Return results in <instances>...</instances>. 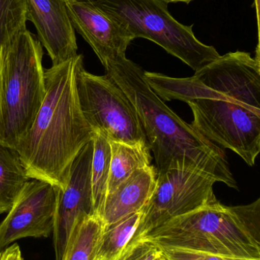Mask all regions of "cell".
Instances as JSON below:
<instances>
[{
    "instance_id": "11",
    "label": "cell",
    "mask_w": 260,
    "mask_h": 260,
    "mask_svg": "<svg viewBox=\"0 0 260 260\" xmlns=\"http://www.w3.org/2000/svg\"><path fill=\"white\" fill-rule=\"evenodd\" d=\"M93 153L91 140L75 157L65 188L60 192L52 234L55 260H62L67 241L76 223L84 217L95 215L91 182Z\"/></svg>"
},
{
    "instance_id": "22",
    "label": "cell",
    "mask_w": 260,
    "mask_h": 260,
    "mask_svg": "<svg viewBox=\"0 0 260 260\" xmlns=\"http://www.w3.org/2000/svg\"><path fill=\"white\" fill-rule=\"evenodd\" d=\"M166 260H232L209 253L182 249L160 248Z\"/></svg>"
},
{
    "instance_id": "9",
    "label": "cell",
    "mask_w": 260,
    "mask_h": 260,
    "mask_svg": "<svg viewBox=\"0 0 260 260\" xmlns=\"http://www.w3.org/2000/svg\"><path fill=\"white\" fill-rule=\"evenodd\" d=\"M186 103L193 114L194 129L254 166L260 152V114L226 101L196 99Z\"/></svg>"
},
{
    "instance_id": "23",
    "label": "cell",
    "mask_w": 260,
    "mask_h": 260,
    "mask_svg": "<svg viewBox=\"0 0 260 260\" xmlns=\"http://www.w3.org/2000/svg\"><path fill=\"white\" fill-rule=\"evenodd\" d=\"M0 260H24L21 249L17 244L9 246L0 251Z\"/></svg>"
},
{
    "instance_id": "15",
    "label": "cell",
    "mask_w": 260,
    "mask_h": 260,
    "mask_svg": "<svg viewBox=\"0 0 260 260\" xmlns=\"http://www.w3.org/2000/svg\"><path fill=\"white\" fill-rule=\"evenodd\" d=\"M109 142L111 162L107 195L111 193L136 171L151 165L152 160L148 143L130 145L113 141Z\"/></svg>"
},
{
    "instance_id": "24",
    "label": "cell",
    "mask_w": 260,
    "mask_h": 260,
    "mask_svg": "<svg viewBox=\"0 0 260 260\" xmlns=\"http://www.w3.org/2000/svg\"><path fill=\"white\" fill-rule=\"evenodd\" d=\"M3 47H0V119H1L2 93H3Z\"/></svg>"
},
{
    "instance_id": "27",
    "label": "cell",
    "mask_w": 260,
    "mask_h": 260,
    "mask_svg": "<svg viewBox=\"0 0 260 260\" xmlns=\"http://www.w3.org/2000/svg\"><path fill=\"white\" fill-rule=\"evenodd\" d=\"M159 260H166V258H165L164 256H163V255H162L161 257H160V259Z\"/></svg>"
},
{
    "instance_id": "3",
    "label": "cell",
    "mask_w": 260,
    "mask_h": 260,
    "mask_svg": "<svg viewBox=\"0 0 260 260\" xmlns=\"http://www.w3.org/2000/svg\"><path fill=\"white\" fill-rule=\"evenodd\" d=\"M230 259L260 260V199L245 206L218 200L172 218L141 240Z\"/></svg>"
},
{
    "instance_id": "10",
    "label": "cell",
    "mask_w": 260,
    "mask_h": 260,
    "mask_svg": "<svg viewBox=\"0 0 260 260\" xmlns=\"http://www.w3.org/2000/svg\"><path fill=\"white\" fill-rule=\"evenodd\" d=\"M60 192L55 185L30 179L0 224V251L21 238L51 235Z\"/></svg>"
},
{
    "instance_id": "7",
    "label": "cell",
    "mask_w": 260,
    "mask_h": 260,
    "mask_svg": "<svg viewBox=\"0 0 260 260\" xmlns=\"http://www.w3.org/2000/svg\"><path fill=\"white\" fill-rule=\"evenodd\" d=\"M76 82L82 114L94 131L113 142L148 143L132 102L109 76L91 74L82 62Z\"/></svg>"
},
{
    "instance_id": "26",
    "label": "cell",
    "mask_w": 260,
    "mask_h": 260,
    "mask_svg": "<svg viewBox=\"0 0 260 260\" xmlns=\"http://www.w3.org/2000/svg\"><path fill=\"white\" fill-rule=\"evenodd\" d=\"M163 1L167 3L168 4L169 3H186V4H189L191 2L193 1V0H163Z\"/></svg>"
},
{
    "instance_id": "21",
    "label": "cell",
    "mask_w": 260,
    "mask_h": 260,
    "mask_svg": "<svg viewBox=\"0 0 260 260\" xmlns=\"http://www.w3.org/2000/svg\"><path fill=\"white\" fill-rule=\"evenodd\" d=\"M162 250L157 244L148 240H140L125 247L118 260H159Z\"/></svg>"
},
{
    "instance_id": "5",
    "label": "cell",
    "mask_w": 260,
    "mask_h": 260,
    "mask_svg": "<svg viewBox=\"0 0 260 260\" xmlns=\"http://www.w3.org/2000/svg\"><path fill=\"white\" fill-rule=\"evenodd\" d=\"M43 47L25 30L3 47L0 143L15 150L45 96Z\"/></svg>"
},
{
    "instance_id": "18",
    "label": "cell",
    "mask_w": 260,
    "mask_h": 260,
    "mask_svg": "<svg viewBox=\"0 0 260 260\" xmlns=\"http://www.w3.org/2000/svg\"><path fill=\"white\" fill-rule=\"evenodd\" d=\"M91 165L92 190L94 215L100 218L108 190L111 162L109 140L99 131H94Z\"/></svg>"
},
{
    "instance_id": "2",
    "label": "cell",
    "mask_w": 260,
    "mask_h": 260,
    "mask_svg": "<svg viewBox=\"0 0 260 260\" xmlns=\"http://www.w3.org/2000/svg\"><path fill=\"white\" fill-rule=\"evenodd\" d=\"M109 76L135 108L157 173L171 168L193 169L238 189L225 152L182 120L153 91L145 72L126 56L105 66Z\"/></svg>"
},
{
    "instance_id": "6",
    "label": "cell",
    "mask_w": 260,
    "mask_h": 260,
    "mask_svg": "<svg viewBox=\"0 0 260 260\" xmlns=\"http://www.w3.org/2000/svg\"><path fill=\"white\" fill-rule=\"evenodd\" d=\"M123 26L133 39L145 38L187 64L194 71L221 55L212 46L197 39L193 24H181L171 15L163 0H93Z\"/></svg>"
},
{
    "instance_id": "17",
    "label": "cell",
    "mask_w": 260,
    "mask_h": 260,
    "mask_svg": "<svg viewBox=\"0 0 260 260\" xmlns=\"http://www.w3.org/2000/svg\"><path fill=\"white\" fill-rule=\"evenodd\" d=\"M143 211L131 214L108 226H104L92 260H118L140 223Z\"/></svg>"
},
{
    "instance_id": "4",
    "label": "cell",
    "mask_w": 260,
    "mask_h": 260,
    "mask_svg": "<svg viewBox=\"0 0 260 260\" xmlns=\"http://www.w3.org/2000/svg\"><path fill=\"white\" fill-rule=\"evenodd\" d=\"M145 77L162 100L226 101L260 114L259 56L253 58L247 52H230L190 78L177 79L149 72H145Z\"/></svg>"
},
{
    "instance_id": "25",
    "label": "cell",
    "mask_w": 260,
    "mask_h": 260,
    "mask_svg": "<svg viewBox=\"0 0 260 260\" xmlns=\"http://www.w3.org/2000/svg\"><path fill=\"white\" fill-rule=\"evenodd\" d=\"M255 8H256V18H257L258 35H259V6L260 0H254Z\"/></svg>"
},
{
    "instance_id": "16",
    "label": "cell",
    "mask_w": 260,
    "mask_h": 260,
    "mask_svg": "<svg viewBox=\"0 0 260 260\" xmlns=\"http://www.w3.org/2000/svg\"><path fill=\"white\" fill-rule=\"evenodd\" d=\"M29 180L18 152L0 143V214L12 209Z\"/></svg>"
},
{
    "instance_id": "20",
    "label": "cell",
    "mask_w": 260,
    "mask_h": 260,
    "mask_svg": "<svg viewBox=\"0 0 260 260\" xmlns=\"http://www.w3.org/2000/svg\"><path fill=\"white\" fill-rule=\"evenodd\" d=\"M27 0H0V47L27 30Z\"/></svg>"
},
{
    "instance_id": "13",
    "label": "cell",
    "mask_w": 260,
    "mask_h": 260,
    "mask_svg": "<svg viewBox=\"0 0 260 260\" xmlns=\"http://www.w3.org/2000/svg\"><path fill=\"white\" fill-rule=\"evenodd\" d=\"M27 21L47 50L53 66L77 55L76 31L67 10V0H27Z\"/></svg>"
},
{
    "instance_id": "12",
    "label": "cell",
    "mask_w": 260,
    "mask_h": 260,
    "mask_svg": "<svg viewBox=\"0 0 260 260\" xmlns=\"http://www.w3.org/2000/svg\"><path fill=\"white\" fill-rule=\"evenodd\" d=\"M67 6L75 31L90 44L103 67L126 56L127 48L134 39L93 0H67Z\"/></svg>"
},
{
    "instance_id": "28",
    "label": "cell",
    "mask_w": 260,
    "mask_h": 260,
    "mask_svg": "<svg viewBox=\"0 0 260 260\" xmlns=\"http://www.w3.org/2000/svg\"><path fill=\"white\" fill-rule=\"evenodd\" d=\"M232 260H251V259H233Z\"/></svg>"
},
{
    "instance_id": "8",
    "label": "cell",
    "mask_w": 260,
    "mask_h": 260,
    "mask_svg": "<svg viewBox=\"0 0 260 260\" xmlns=\"http://www.w3.org/2000/svg\"><path fill=\"white\" fill-rule=\"evenodd\" d=\"M216 180L199 171L171 168L157 173L154 192L128 245L138 242L151 230L166 221L217 201Z\"/></svg>"
},
{
    "instance_id": "1",
    "label": "cell",
    "mask_w": 260,
    "mask_h": 260,
    "mask_svg": "<svg viewBox=\"0 0 260 260\" xmlns=\"http://www.w3.org/2000/svg\"><path fill=\"white\" fill-rule=\"evenodd\" d=\"M82 62L83 56L77 54L45 70L44 102L15 148L29 178L61 190L73 160L94 134L82 114L76 90V72Z\"/></svg>"
},
{
    "instance_id": "19",
    "label": "cell",
    "mask_w": 260,
    "mask_h": 260,
    "mask_svg": "<svg viewBox=\"0 0 260 260\" xmlns=\"http://www.w3.org/2000/svg\"><path fill=\"white\" fill-rule=\"evenodd\" d=\"M103 229V223L96 215L79 219L70 234L62 260H92Z\"/></svg>"
},
{
    "instance_id": "14",
    "label": "cell",
    "mask_w": 260,
    "mask_h": 260,
    "mask_svg": "<svg viewBox=\"0 0 260 260\" xmlns=\"http://www.w3.org/2000/svg\"><path fill=\"white\" fill-rule=\"evenodd\" d=\"M157 171L153 165L136 171L107 195L101 214L104 226L143 210L154 192Z\"/></svg>"
}]
</instances>
